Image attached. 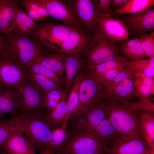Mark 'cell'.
Listing matches in <instances>:
<instances>
[{
	"label": "cell",
	"mask_w": 154,
	"mask_h": 154,
	"mask_svg": "<svg viewBox=\"0 0 154 154\" xmlns=\"http://www.w3.org/2000/svg\"><path fill=\"white\" fill-rule=\"evenodd\" d=\"M102 100L107 117L123 140L137 139L147 142L138 126L140 111L131 101L115 96L105 97Z\"/></svg>",
	"instance_id": "6da1fadb"
},
{
	"label": "cell",
	"mask_w": 154,
	"mask_h": 154,
	"mask_svg": "<svg viewBox=\"0 0 154 154\" xmlns=\"http://www.w3.org/2000/svg\"><path fill=\"white\" fill-rule=\"evenodd\" d=\"M15 127L34 146L42 150L46 149L54 129L42 113H23L13 117Z\"/></svg>",
	"instance_id": "7a4b0ae2"
},
{
	"label": "cell",
	"mask_w": 154,
	"mask_h": 154,
	"mask_svg": "<svg viewBox=\"0 0 154 154\" xmlns=\"http://www.w3.org/2000/svg\"><path fill=\"white\" fill-rule=\"evenodd\" d=\"M5 40L4 58L23 69L27 64L39 57L49 54L32 38L20 37L10 32L5 36Z\"/></svg>",
	"instance_id": "3957f363"
},
{
	"label": "cell",
	"mask_w": 154,
	"mask_h": 154,
	"mask_svg": "<svg viewBox=\"0 0 154 154\" xmlns=\"http://www.w3.org/2000/svg\"><path fill=\"white\" fill-rule=\"evenodd\" d=\"M78 25L47 22L37 25L30 36L49 54L59 53L62 44Z\"/></svg>",
	"instance_id": "277c9868"
},
{
	"label": "cell",
	"mask_w": 154,
	"mask_h": 154,
	"mask_svg": "<svg viewBox=\"0 0 154 154\" xmlns=\"http://www.w3.org/2000/svg\"><path fill=\"white\" fill-rule=\"evenodd\" d=\"M121 43L108 39L97 29L84 49L82 66H95L112 59H125L119 52Z\"/></svg>",
	"instance_id": "5b68a950"
},
{
	"label": "cell",
	"mask_w": 154,
	"mask_h": 154,
	"mask_svg": "<svg viewBox=\"0 0 154 154\" xmlns=\"http://www.w3.org/2000/svg\"><path fill=\"white\" fill-rule=\"evenodd\" d=\"M69 132L70 135L68 140L55 153L87 154L110 149L107 143L94 131Z\"/></svg>",
	"instance_id": "8992f818"
},
{
	"label": "cell",
	"mask_w": 154,
	"mask_h": 154,
	"mask_svg": "<svg viewBox=\"0 0 154 154\" xmlns=\"http://www.w3.org/2000/svg\"><path fill=\"white\" fill-rule=\"evenodd\" d=\"M81 75L78 104L69 119L84 112L96 102L106 97L102 84L89 76L81 73Z\"/></svg>",
	"instance_id": "52a82bcc"
},
{
	"label": "cell",
	"mask_w": 154,
	"mask_h": 154,
	"mask_svg": "<svg viewBox=\"0 0 154 154\" xmlns=\"http://www.w3.org/2000/svg\"><path fill=\"white\" fill-rule=\"evenodd\" d=\"M107 115L101 99L96 102L82 114L71 119L67 123L69 132L93 131Z\"/></svg>",
	"instance_id": "ba28073f"
},
{
	"label": "cell",
	"mask_w": 154,
	"mask_h": 154,
	"mask_svg": "<svg viewBox=\"0 0 154 154\" xmlns=\"http://www.w3.org/2000/svg\"><path fill=\"white\" fill-rule=\"evenodd\" d=\"M121 21L128 31L129 36L134 38L154 31V8L151 7L137 13L113 16Z\"/></svg>",
	"instance_id": "9c48e42d"
},
{
	"label": "cell",
	"mask_w": 154,
	"mask_h": 154,
	"mask_svg": "<svg viewBox=\"0 0 154 154\" xmlns=\"http://www.w3.org/2000/svg\"><path fill=\"white\" fill-rule=\"evenodd\" d=\"M45 95L26 79L19 90L17 108L23 113H42Z\"/></svg>",
	"instance_id": "30bf717a"
},
{
	"label": "cell",
	"mask_w": 154,
	"mask_h": 154,
	"mask_svg": "<svg viewBox=\"0 0 154 154\" xmlns=\"http://www.w3.org/2000/svg\"><path fill=\"white\" fill-rule=\"evenodd\" d=\"M81 25L93 37L97 29V16L92 0H73L66 1Z\"/></svg>",
	"instance_id": "8fae6325"
},
{
	"label": "cell",
	"mask_w": 154,
	"mask_h": 154,
	"mask_svg": "<svg viewBox=\"0 0 154 154\" xmlns=\"http://www.w3.org/2000/svg\"><path fill=\"white\" fill-rule=\"evenodd\" d=\"M26 79L23 68L12 61L0 58V87L19 90Z\"/></svg>",
	"instance_id": "7c38bea8"
},
{
	"label": "cell",
	"mask_w": 154,
	"mask_h": 154,
	"mask_svg": "<svg viewBox=\"0 0 154 154\" xmlns=\"http://www.w3.org/2000/svg\"><path fill=\"white\" fill-rule=\"evenodd\" d=\"M96 24L97 29L112 41L122 43L129 40V33L123 23L111 15L98 17Z\"/></svg>",
	"instance_id": "4fadbf2b"
},
{
	"label": "cell",
	"mask_w": 154,
	"mask_h": 154,
	"mask_svg": "<svg viewBox=\"0 0 154 154\" xmlns=\"http://www.w3.org/2000/svg\"><path fill=\"white\" fill-rule=\"evenodd\" d=\"M36 1L46 9L49 16L52 18L63 23L81 26L66 1L57 0Z\"/></svg>",
	"instance_id": "5bb4252c"
},
{
	"label": "cell",
	"mask_w": 154,
	"mask_h": 154,
	"mask_svg": "<svg viewBox=\"0 0 154 154\" xmlns=\"http://www.w3.org/2000/svg\"><path fill=\"white\" fill-rule=\"evenodd\" d=\"M65 53L64 88L68 96L71 88L80 77L83 61L80 55L75 52Z\"/></svg>",
	"instance_id": "9a60e30c"
},
{
	"label": "cell",
	"mask_w": 154,
	"mask_h": 154,
	"mask_svg": "<svg viewBox=\"0 0 154 154\" xmlns=\"http://www.w3.org/2000/svg\"><path fill=\"white\" fill-rule=\"evenodd\" d=\"M2 148L8 154H36L33 145L16 127Z\"/></svg>",
	"instance_id": "2e32d148"
},
{
	"label": "cell",
	"mask_w": 154,
	"mask_h": 154,
	"mask_svg": "<svg viewBox=\"0 0 154 154\" xmlns=\"http://www.w3.org/2000/svg\"><path fill=\"white\" fill-rule=\"evenodd\" d=\"M110 149V154H148L154 151V146L137 139H122Z\"/></svg>",
	"instance_id": "e0dca14e"
},
{
	"label": "cell",
	"mask_w": 154,
	"mask_h": 154,
	"mask_svg": "<svg viewBox=\"0 0 154 154\" xmlns=\"http://www.w3.org/2000/svg\"><path fill=\"white\" fill-rule=\"evenodd\" d=\"M35 21L19 5L15 16L12 33L22 37H28L37 27Z\"/></svg>",
	"instance_id": "ac0fdd59"
},
{
	"label": "cell",
	"mask_w": 154,
	"mask_h": 154,
	"mask_svg": "<svg viewBox=\"0 0 154 154\" xmlns=\"http://www.w3.org/2000/svg\"><path fill=\"white\" fill-rule=\"evenodd\" d=\"M17 1L13 0H0V33L5 36L10 33L17 8Z\"/></svg>",
	"instance_id": "d6986e66"
},
{
	"label": "cell",
	"mask_w": 154,
	"mask_h": 154,
	"mask_svg": "<svg viewBox=\"0 0 154 154\" xmlns=\"http://www.w3.org/2000/svg\"><path fill=\"white\" fill-rule=\"evenodd\" d=\"M18 94L19 90L0 87V118L7 114L17 113Z\"/></svg>",
	"instance_id": "ffe728a7"
},
{
	"label": "cell",
	"mask_w": 154,
	"mask_h": 154,
	"mask_svg": "<svg viewBox=\"0 0 154 154\" xmlns=\"http://www.w3.org/2000/svg\"><path fill=\"white\" fill-rule=\"evenodd\" d=\"M65 59V53H54L41 56L34 61L53 72L63 80Z\"/></svg>",
	"instance_id": "44dd1931"
},
{
	"label": "cell",
	"mask_w": 154,
	"mask_h": 154,
	"mask_svg": "<svg viewBox=\"0 0 154 154\" xmlns=\"http://www.w3.org/2000/svg\"><path fill=\"white\" fill-rule=\"evenodd\" d=\"M120 54L130 61H137L144 59L146 54L138 38L128 40L122 43L119 49Z\"/></svg>",
	"instance_id": "7402d4cb"
},
{
	"label": "cell",
	"mask_w": 154,
	"mask_h": 154,
	"mask_svg": "<svg viewBox=\"0 0 154 154\" xmlns=\"http://www.w3.org/2000/svg\"><path fill=\"white\" fill-rule=\"evenodd\" d=\"M134 94L138 100H144L153 94L154 78L144 76L141 73L135 72L133 75Z\"/></svg>",
	"instance_id": "603a6c76"
},
{
	"label": "cell",
	"mask_w": 154,
	"mask_h": 154,
	"mask_svg": "<svg viewBox=\"0 0 154 154\" xmlns=\"http://www.w3.org/2000/svg\"><path fill=\"white\" fill-rule=\"evenodd\" d=\"M93 131L107 143L109 148L122 139L107 117L96 127Z\"/></svg>",
	"instance_id": "cb8c5ba5"
},
{
	"label": "cell",
	"mask_w": 154,
	"mask_h": 154,
	"mask_svg": "<svg viewBox=\"0 0 154 154\" xmlns=\"http://www.w3.org/2000/svg\"><path fill=\"white\" fill-rule=\"evenodd\" d=\"M67 123L63 122L58 127L53 129L46 149L53 154L59 151L69 137L70 133L67 129Z\"/></svg>",
	"instance_id": "d4e9b609"
},
{
	"label": "cell",
	"mask_w": 154,
	"mask_h": 154,
	"mask_svg": "<svg viewBox=\"0 0 154 154\" xmlns=\"http://www.w3.org/2000/svg\"><path fill=\"white\" fill-rule=\"evenodd\" d=\"M128 61L125 59H114L95 66H82L81 73L95 79L108 70Z\"/></svg>",
	"instance_id": "484cf974"
},
{
	"label": "cell",
	"mask_w": 154,
	"mask_h": 154,
	"mask_svg": "<svg viewBox=\"0 0 154 154\" xmlns=\"http://www.w3.org/2000/svg\"><path fill=\"white\" fill-rule=\"evenodd\" d=\"M68 112L67 100H64L59 102L52 108L47 110L44 116L48 121L55 129L64 121L68 122Z\"/></svg>",
	"instance_id": "4316f807"
},
{
	"label": "cell",
	"mask_w": 154,
	"mask_h": 154,
	"mask_svg": "<svg viewBox=\"0 0 154 154\" xmlns=\"http://www.w3.org/2000/svg\"><path fill=\"white\" fill-rule=\"evenodd\" d=\"M138 124L146 141L150 144L154 146V112H140Z\"/></svg>",
	"instance_id": "83f0119b"
},
{
	"label": "cell",
	"mask_w": 154,
	"mask_h": 154,
	"mask_svg": "<svg viewBox=\"0 0 154 154\" xmlns=\"http://www.w3.org/2000/svg\"><path fill=\"white\" fill-rule=\"evenodd\" d=\"M136 64L135 61H128L125 68L113 80L103 86L106 97L113 96L117 85L126 79L133 76Z\"/></svg>",
	"instance_id": "f1b7e54d"
},
{
	"label": "cell",
	"mask_w": 154,
	"mask_h": 154,
	"mask_svg": "<svg viewBox=\"0 0 154 154\" xmlns=\"http://www.w3.org/2000/svg\"><path fill=\"white\" fill-rule=\"evenodd\" d=\"M25 71L27 79L44 95L53 90L63 87L42 75Z\"/></svg>",
	"instance_id": "f546056e"
},
{
	"label": "cell",
	"mask_w": 154,
	"mask_h": 154,
	"mask_svg": "<svg viewBox=\"0 0 154 154\" xmlns=\"http://www.w3.org/2000/svg\"><path fill=\"white\" fill-rule=\"evenodd\" d=\"M154 5V0H129L119 9L113 11L112 16L136 14L142 12Z\"/></svg>",
	"instance_id": "4dcf8cb0"
},
{
	"label": "cell",
	"mask_w": 154,
	"mask_h": 154,
	"mask_svg": "<svg viewBox=\"0 0 154 154\" xmlns=\"http://www.w3.org/2000/svg\"><path fill=\"white\" fill-rule=\"evenodd\" d=\"M18 2L21 4L28 15L35 21H41L49 16L46 9L36 0H21Z\"/></svg>",
	"instance_id": "1f68e13d"
},
{
	"label": "cell",
	"mask_w": 154,
	"mask_h": 154,
	"mask_svg": "<svg viewBox=\"0 0 154 154\" xmlns=\"http://www.w3.org/2000/svg\"><path fill=\"white\" fill-rule=\"evenodd\" d=\"M113 96L129 101L138 100L134 94L133 76L126 79L118 84L115 89Z\"/></svg>",
	"instance_id": "d6a6232c"
},
{
	"label": "cell",
	"mask_w": 154,
	"mask_h": 154,
	"mask_svg": "<svg viewBox=\"0 0 154 154\" xmlns=\"http://www.w3.org/2000/svg\"><path fill=\"white\" fill-rule=\"evenodd\" d=\"M25 71L42 75L63 87V80L55 73L42 65L33 61L27 64L24 68Z\"/></svg>",
	"instance_id": "836d02e7"
},
{
	"label": "cell",
	"mask_w": 154,
	"mask_h": 154,
	"mask_svg": "<svg viewBox=\"0 0 154 154\" xmlns=\"http://www.w3.org/2000/svg\"><path fill=\"white\" fill-rule=\"evenodd\" d=\"M68 95L63 87L53 90L45 95L44 103V106L49 110L55 107L61 101L67 100Z\"/></svg>",
	"instance_id": "e575fe53"
},
{
	"label": "cell",
	"mask_w": 154,
	"mask_h": 154,
	"mask_svg": "<svg viewBox=\"0 0 154 154\" xmlns=\"http://www.w3.org/2000/svg\"><path fill=\"white\" fill-rule=\"evenodd\" d=\"M81 75L70 89L68 96L67 105L68 108L67 119L76 108L79 103V90Z\"/></svg>",
	"instance_id": "d590c367"
},
{
	"label": "cell",
	"mask_w": 154,
	"mask_h": 154,
	"mask_svg": "<svg viewBox=\"0 0 154 154\" xmlns=\"http://www.w3.org/2000/svg\"><path fill=\"white\" fill-rule=\"evenodd\" d=\"M15 128L13 118L9 119L0 118V147L2 148Z\"/></svg>",
	"instance_id": "8d00e7d4"
},
{
	"label": "cell",
	"mask_w": 154,
	"mask_h": 154,
	"mask_svg": "<svg viewBox=\"0 0 154 154\" xmlns=\"http://www.w3.org/2000/svg\"><path fill=\"white\" fill-rule=\"evenodd\" d=\"M138 38L147 56L154 57V31Z\"/></svg>",
	"instance_id": "74e56055"
},
{
	"label": "cell",
	"mask_w": 154,
	"mask_h": 154,
	"mask_svg": "<svg viewBox=\"0 0 154 154\" xmlns=\"http://www.w3.org/2000/svg\"><path fill=\"white\" fill-rule=\"evenodd\" d=\"M128 61L121 64L115 68L108 70L103 74L94 79L103 86L113 80L120 72L123 70L127 65Z\"/></svg>",
	"instance_id": "f35d334b"
},
{
	"label": "cell",
	"mask_w": 154,
	"mask_h": 154,
	"mask_svg": "<svg viewBox=\"0 0 154 154\" xmlns=\"http://www.w3.org/2000/svg\"><path fill=\"white\" fill-rule=\"evenodd\" d=\"M98 17L106 15H111L112 0H92Z\"/></svg>",
	"instance_id": "ab89813d"
},
{
	"label": "cell",
	"mask_w": 154,
	"mask_h": 154,
	"mask_svg": "<svg viewBox=\"0 0 154 154\" xmlns=\"http://www.w3.org/2000/svg\"><path fill=\"white\" fill-rule=\"evenodd\" d=\"M133 105L140 112H154V98H149L144 100H137L131 102Z\"/></svg>",
	"instance_id": "60d3db41"
},
{
	"label": "cell",
	"mask_w": 154,
	"mask_h": 154,
	"mask_svg": "<svg viewBox=\"0 0 154 154\" xmlns=\"http://www.w3.org/2000/svg\"><path fill=\"white\" fill-rule=\"evenodd\" d=\"M129 0H112L111 8L112 12L117 11L126 4Z\"/></svg>",
	"instance_id": "b9f144b4"
},
{
	"label": "cell",
	"mask_w": 154,
	"mask_h": 154,
	"mask_svg": "<svg viewBox=\"0 0 154 154\" xmlns=\"http://www.w3.org/2000/svg\"><path fill=\"white\" fill-rule=\"evenodd\" d=\"M6 52V44L5 38L0 33V58H4Z\"/></svg>",
	"instance_id": "7bdbcfd3"
},
{
	"label": "cell",
	"mask_w": 154,
	"mask_h": 154,
	"mask_svg": "<svg viewBox=\"0 0 154 154\" xmlns=\"http://www.w3.org/2000/svg\"><path fill=\"white\" fill-rule=\"evenodd\" d=\"M54 154H59L55 153ZM87 154H110V149L108 150L102 151L99 152H95Z\"/></svg>",
	"instance_id": "ee69618b"
},
{
	"label": "cell",
	"mask_w": 154,
	"mask_h": 154,
	"mask_svg": "<svg viewBox=\"0 0 154 154\" xmlns=\"http://www.w3.org/2000/svg\"><path fill=\"white\" fill-rule=\"evenodd\" d=\"M0 154H8L7 152L3 149V150L0 151Z\"/></svg>",
	"instance_id": "f6af8a7d"
},
{
	"label": "cell",
	"mask_w": 154,
	"mask_h": 154,
	"mask_svg": "<svg viewBox=\"0 0 154 154\" xmlns=\"http://www.w3.org/2000/svg\"><path fill=\"white\" fill-rule=\"evenodd\" d=\"M154 154V151L151 152V153H150L148 154Z\"/></svg>",
	"instance_id": "bcb514c9"
},
{
	"label": "cell",
	"mask_w": 154,
	"mask_h": 154,
	"mask_svg": "<svg viewBox=\"0 0 154 154\" xmlns=\"http://www.w3.org/2000/svg\"><path fill=\"white\" fill-rule=\"evenodd\" d=\"M8 154V153H7Z\"/></svg>",
	"instance_id": "7dc6e473"
}]
</instances>
